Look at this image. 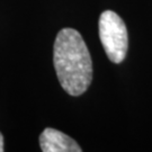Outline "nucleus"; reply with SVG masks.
<instances>
[{
  "instance_id": "nucleus-1",
  "label": "nucleus",
  "mask_w": 152,
  "mask_h": 152,
  "mask_svg": "<svg viewBox=\"0 0 152 152\" xmlns=\"http://www.w3.org/2000/svg\"><path fill=\"white\" fill-rule=\"evenodd\" d=\"M53 63L61 87L70 96L86 92L92 80V61L81 34L63 28L56 35Z\"/></svg>"
},
{
  "instance_id": "nucleus-2",
  "label": "nucleus",
  "mask_w": 152,
  "mask_h": 152,
  "mask_svg": "<svg viewBox=\"0 0 152 152\" xmlns=\"http://www.w3.org/2000/svg\"><path fill=\"white\" fill-rule=\"evenodd\" d=\"M99 37L109 60L116 64L124 61L129 46L127 29L113 10H105L99 17Z\"/></svg>"
},
{
  "instance_id": "nucleus-3",
  "label": "nucleus",
  "mask_w": 152,
  "mask_h": 152,
  "mask_svg": "<svg viewBox=\"0 0 152 152\" xmlns=\"http://www.w3.org/2000/svg\"><path fill=\"white\" fill-rule=\"evenodd\" d=\"M39 145L43 152H81L82 149L72 137L59 130L46 127L39 135Z\"/></svg>"
},
{
  "instance_id": "nucleus-4",
  "label": "nucleus",
  "mask_w": 152,
  "mask_h": 152,
  "mask_svg": "<svg viewBox=\"0 0 152 152\" xmlns=\"http://www.w3.org/2000/svg\"><path fill=\"white\" fill-rule=\"evenodd\" d=\"M4 136L0 133V152H4Z\"/></svg>"
}]
</instances>
